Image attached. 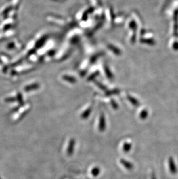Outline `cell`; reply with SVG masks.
Here are the masks:
<instances>
[{"mask_svg": "<svg viewBox=\"0 0 178 179\" xmlns=\"http://www.w3.org/2000/svg\"><path fill=\"white\" fill-rule=\"evenodd\" d=\"M105 119L104 116V114H101L99 118V129L101 132H102L105 129Z\"/></svg>", "mask_w": 178, "mask_h": 179, "instance_id": "cell-1", "label": "cell"}, {"mask_svg": "<svg viewBox=\"0 0 178 179\" xmlns=\"http://www.w3.org/2000/svg\"><path fill=\"white\" fill-rule=\"evenodd\" d=\"M75 146V140L74 139H72L70 141L69 145L67 149V153L69 155H71L72 154L74 151V147Z\"/></svg>", "mask_w": 178, "mask_h": 179, "instance_id": "cell-2", "label": "cell"}, {"mask_svg": "<svg viewBox=\"0 0 178 179\" xmlns=\"http://www.w3.org/2000/svg\"><path fill=\"white\" fill-rule=\"evenodd\" d=\"M121 163L123 164V165L127 169H131L133 168V165L130 163L129 162L125 160V159H122L121 161Z\"/></svg>", "mask_w": 178, "mask_h": 179, "instance_id": "cell-3", "label": "cell"}, {"mask_svg": "<svg viewBox=\"0 0 178 179\" xmlns=\"http://www.w3.org/2000/svg\"><path fill=\"white\" fill-rule=\"evenodd\" d=\"M131 147V145L130 143H126L124 144V146H123V150H124V151L126 152H128L130 150Z\"/></svg>", "mask_w": 178, "mask_h": 179, "instance_id": "cell-4", "label": "cell"}, {"mask_svg": "<svg viewBox=\"0 0 178 179\" xmlns=\"http://www.w3.org/2000/svg\"><path fill=\"white\" fill-rule=\"evenodd\" d=\"M92 174L94 176H97L99 173V169L98 167H95L92 170Z\"/></svg>", "mask_w": 178, "mask_h": 179, "instance_id": "cell-5", "label": "cell"}, {"mask_svg": "<svg viewBox=\"0 0 178 179\" xmlns=\"http://www.w3.org/2000/svg\"><path fill=\"white\" fill-rule=\"evenodd\" d=\"M90 112H91V109H90H90H88L87 110H86V111H85V112L82 114V118H84V119L87 118V117L89 116V115Z\"/></svg>", "mask_w": 178, "mask_h": 179, "instance_id": "cell-6", "label": "cell"}]
</instances>
